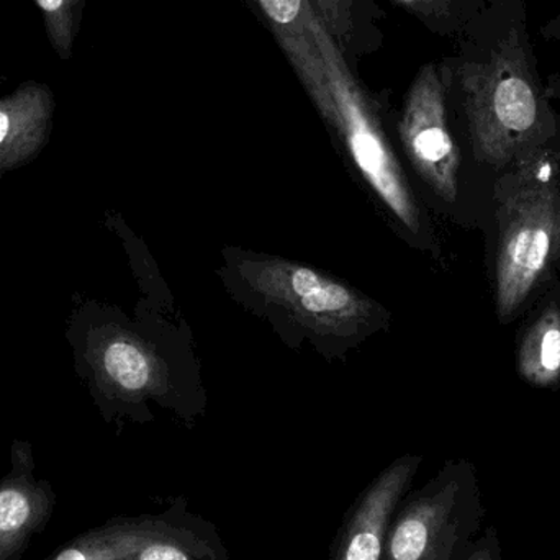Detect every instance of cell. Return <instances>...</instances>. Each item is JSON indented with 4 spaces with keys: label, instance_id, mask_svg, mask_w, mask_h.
Masks as SVG:
<instances>
[{
    "label": "cell",
    "instance_id": "4fadbf2b",
    "mask_svg": "<svg viewBox=\"0 0 560 560\" xmlns=\"http://www.w3.org/2000/svg\"><path fill=\"white\" fill-rule=\"evenodd\" d=\"M516 369L536 388L560 384V285L556 279L518 339Z\"/></svg>",
    "mask_w": 560,
    "mask_h": 560
},
{
    "label": "cell",
    "instance_id": "2e32d148",
    "mask_svg": "<svg viewBox=\"0 0 560 560\" xmlns=\"http://www.w3.org/2000/svg\"><path fill=\"white\" fill-rule=\"evenodd\" d=\"M43 15L46 36L61 61L71 59L75 39L81 32L88 0H32Z\"/></svg>",
    "mask_w": 560,
    "mask_h": 560
},
{
    "label": "cell",
    "instance_id": "277c9868",
    "mask_svg": "<svg viewBox=\"0 0 560 560\" xmlns=\"http://www.w3.org/2000/svg\"><path fill=\"white\" fill-rule=\"evenodd\" d=\"M66 339L74 354L75 372L108 421L131 415L143 398L153 395L156 364L137 332L110 310L95 302L72 308Z\"/></svg>",
    "mask_w": 560,
    "mask_h": 560
},
{
    "label": "cell",
    "instance_id": "8992f818",
    "mask_svg": "<svg viewBox=\"0 0 560 560\" xmlns=\"http://www.w3.org/2000/svg\"><path fill=\"white\" fill-rule=\"evenodd\" d=\"M469 477L447 464L417 492H408L388 526L384 560H457L469 532Z\"/></svg>",
    "mask_w": 560,
    "mask_h": 560
},
{
    "label": "cell",
    "instance_id": "3957f363",
    "mask_svg": "<svg viewBox=\"0 0 560 560\" xmlns=\"http://www.w3.org/2000/svg\"><path fill=\"white\" fill-rule=\"evenodd\" d=\"M310 30L318 46L331 95V114L325 124L387 212L401 226L420 235L423 230L420 206L411 192L397 154L388 143L375 105L313 9L310 12Z\"/></svg>",
    "mask_w": 560,
    "mask_h": 560
},
{
    "label": "cell",
    "instance_id": "e0dca14e",
    "mask_svg": "<svg viewBox=\"0 0 560 560\" xmlns=\"http://www.w3.org/2000/svg\"><path fill=\"white\" fill-rule=\"evenodd\" d=\"M436 35L454 38L472 19L482 0H394Z\"/></svg>",
    "mask_w": 560,
    "mask_h": 560
},
{
    "label": "cell",
    "instance_id": "6da1fadb",
    "mask_svg": "<svg viewBox=\"0 0 560 560\" xmlns=\"http://www.w3.org/2000/svg\"><path fill=\"white\" fill-rule=\"evenodd\" d=\"M440 65L466 118L474 156L505 170L560 135L528 32L525 0H482Z\"/></svg>",
    "mask_w": 560,
    "mask_h": 560
},
{
    "label": "cell",
    "instance_id": "9a60e30c",
    "mask_svg": "<svg viewBox=\"0 0 560 560\" xmlns=\"http://www.w3.org/2000/svg\"><path fill=\"white\" fill-rule=\"evenodd\" d=\"M125 560H230L219 529L209 520L173 538L161 539Z\"/></svg>",
    "mask_w": 560,
    "mask_h": 560
},
{
    "label": "cell",
    "instance_id": "d6986e66",
    "mask_svg": "<svg viewBox=\"0 0 560 560\" xmlns=\"http://www.w3.org/2000/svg\"><path fill=\"white\" fill-rule=\"evenodd\" d=\"M542 38L546 39H558L560 38V12L555 19L549 20L541 28Z\"/></svg>",
    "mask_w": 560,
    "mask_h": 560
},
{
    "label": "cell",
    "instance_id": "5b68a950",
    "mask_svg": "<svg viewBox=\"0 0 560 560\" xmlns=\"http://www.w3.org/2000/svg\"><path fill=\"white\" fill-rule=\"evenodd\" d=\"M246 289L313 335L351 338L371 325V302L315 269L282 259H248L238 268Z\"/></svg>",
    "mask_w": 560,
    "mask_h": 560
},
{
    "label": "cell",
    "instance_id": "7c38bea8",
    "mask_svg": "<svg viewBox=\"0 0 560 560\" xmlns=\"http://www.w3.org/2000/svg\"><path fill=\"white\" fill-rule=\"evenodd\" d=\"M278 39L296 78L322 115L323 121L331 114V95L326 82L325 66L318 46L310 30L308 0H253Z\"/></svg>",
    "mask_w": 560,
    "mask_h": 560
},
{
    "label": "cell",
    "instance_id": "7a4b0ae2",
    "mask_svg": "<svg viewBox=\"0 0 560 560\" xmlns=\"http://www.w3.org/2000/svg\"><path fill=\"white\" fill-rule=\"evenodd\" d=\"M497 184L495 305L510 323L560 266V135Z\"/></svg>",
    "mask_w": 560,
    "mask_h": 560
},
{
    "label": "cell",
    "instance_id": "30bf717a",
    "mask_svg": "<svg viewBox=\"0 0 560 560\" xmlns=\"http://www.w3.org/2000/svg\"><path fill=\"white\" fill-rule=\"evenodd\" d=\"M206 518L190 512L186 497H173L156 515L117 516L75 536L45 560H125L161 539L183 535Z\"/></svg>",
    "mask_w": 560,
    "mask_h": 560
},
{
    "label": "cell",
    "instance_id": "52a82bcc",
    "mask_svg": "<svg viewBox=\"0 0 560 560\" xmlns=\"http://www.w3.org/2000/svg\"><path fill=\"white\" fill-rule=\"evenodd\" d=\"M398 131L424 184L444 202H456L463 160L451 133L446 88L434 62L423 66L408 89Z\"/></svg>",
    "mask_w": 560,
    "mask_h": 560
},
{
    "label": "cell",
    "instance_id": "ba28073f",
    "mask_svg": "<svg viewBox=\"0 0 560 560\" xmlns=\"http://www.w3.org/2000/svg\"><path fill=\"white\" fill-rule=\"evenodd\" d=\"M420 464V456L407 454L368 483L342 516L329 560H384L392 516L410 492Z\"/></svg>",
    "mask_w": 560,
    "mask_h": 560
},
{
    "label": "cell",
    "instance_id": "ffe728a7",
    "mask_svg": "<svg viewBox=\"0 0 560 560\" xmlns=\"http://www.w3.org/2000/svg\"><path fill=\"white\" fill-rule=\"evenodd\" d=\"M546 94L549 98H559L560 101V78L559 75H552L549 79L548 88H546Z\"/></svg>",
    "mask_w": 560,
    "mask_h": 560
},
{
    "label": "cell",
    "instance_id": "ac0fdd59",
    "mask_svg": "<svg viewBox=\"0 0 560 560\" xmlns=\"http://www.w3.org/2000/svg\"><path fill=\"white\" fill-rule=\"evenodd\" d=\"M464 560H499L497 559V551L492 545H490V538H487L486 541L480 542L477 546L476 551Z\"/></svg>",
    "mask_w": 560,
    "mask_h": 560
},
{
    "label": "cell",
    "instance_id": "5bb4252c",
    "mask_svg": "<svg viewBox=\"0 0 560 560\" xmlns=\"http://www.w3.org/2000/svg\"><path fill=\"white\" fill-rule=\"evenodd\" d=\"M345 58L371 51L377 36V7L371 0H308Z\"/></svg>",
    "mask_w": 560,
    "mask_h": 560
},
{
    "label": "cell",
    "instance_id": "9c48e42d",
    "mask_svg": "<svg viewBox=\"0 0 560 560\" xmlns=\"http://www.w3.org/2000/svg\"><path fill=\"white\" fill-rule=\"evenodd\" d=\"M35 467L32 444L13 441L10 469L0 480V560H23L55 513V490L48 480L36 479Z\"/></svg>",
    "mask_w": 560,
    "mask_h": 560
},
{
    "label": "cell",
    "instance_id": "8fae6325",
    "mask_svg": "<svg viewBox=\"0 0 560 560\" xmlns=\"http://www.w3.org/2000/svg\"><path fill=\"white\" fill-rule=\"evenodd\" d=\"M55 92L45 82L25 81L0 95V179L33 163L51 140Z\"/></svg>",
    "mask_w": 560,
    "mask_h": 560
}]
</instances>
